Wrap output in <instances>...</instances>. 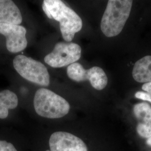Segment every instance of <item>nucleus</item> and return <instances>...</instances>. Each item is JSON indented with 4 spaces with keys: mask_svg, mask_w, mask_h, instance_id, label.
<instances>
[{
    "mask_svg": "<svg viewBox=\"0 0 151 151\" xmlns=\"http://www.w3.org/2000/svg\"><path fill=\"white\" fill-rule=\"evenodd\" d=\"M17 72L32 83L42 86H48L50 76L47 67L40 62L23 55H18L13 60Z\"/></svg>",
    "mask_w": 151,
    "mask_h": 151,
    "instance_id": "nucleus-4",
    "label": "nucleus"
},
{
    "mask_svg": "<svg viewBox=\"0 0 151 151\" xmlns=\"http://www.w3.org/2000/svg\"><path fill=\"white\" fill-rule=\"evenodd\" d=\"M81 47L75 43L59 42L44 58V62L53 68L72 65L80 59Z\"/></svg>",
    "mask_w": 151,
    "mask_h": 151,
    "instance_id": "nucleus-5",
    "label": "nucleus"
},
{
    "mask_svg": "<svg viewBox=\"0 0 151 151\" xmlns=\"http://www.w3.org/2000/svg\"><path fill=\"white\" fill-rule=\"evenodd\" d=\"M68 77L76 82L90 81L92 86L97 90H102L108 84V77L104 70L99 67L85 70L79 63L70 65L67 70Z\"/></svg>",
    "mask_w": 151,
    "mask_h": 151,
    "instance_id": "nucleus-6",
    "label": "nucleus"
},
{
    "mask_svg": "<svg viewBox=\"0 0 151 151\" xmlns=\"http://www.w3.org/2000/svg\"><path fill=\"white\" fill-rule=\"evenodd\" d=\"M0 151H17L11 143L5 140H0Z\"/></svg>",
    "mask_w": 151,
    "mask_h": 151,
    "instance_id": "nucleus-13",
    "label": "nucleus"
},
{
    "mask_svg": "<svg viewBox=\"0 0 151 151\" xmlns=\"http://www.w3.org/2000/svg\"><path fill=\"white\" fill-rule=\"evenodd\" d=\"M135 96L137 99L144 101H147L151 103V95L147 93L146 92H137L135 93Z\"/></svg>",
    "mask_w": 151,
    "mask_h": 151,
    "instance_id": "nucleus-14",
    "label": "nucleus"
},
{
    "mask_svg": "<svg viewBox=\"0 0 151 151\" xmlns=\"http://www.w3.org/2000/svg\"><path fill=\"white\" fill-rule=\"evenodd\" d=\"M43 4L49 12V19L60 22V30L64 40L66 42H70L76 33L79 32L82 27L81 17L62 1L44 0Z\"/></svg>",
    "mask_w": 151,
    "mask_h": 151,
    "instance_id": "nucleus-1",
    "label": "nucleus"
},
{
    "mask_svg": "<svg viewBox=\"0 0 151 151\" xmlns=\"http://www.w3.org/2000/svg\"><path fill=\"white\" fill-rule=\"evenodd\" d=\"M0 34L6 39V48L11 53H18L27 47V30L21 25L0 23Z\"/></svg>",
    "mask_w": 151,
    "mask_h": 151,
    "instance_id": "nucleus-7",
    "label": "nucleus"
},
{
    "mask_svg": "<svg viewBox=\"0 0 151 151\" xmlns=\"http://www.w3.org/2000/svg\"><path fill=\"white\" fill-rule=\"evenodd\" d=\"M133 113L138 124L137 132L142 138H148L151 136V106L147 103L135 104Z\"/></svg>",
    "mask_w": 151,
    "mask_h": 151,
    "instance_id": "nucleus-9",
    "label": "nucleus"
},
{
    "mask_svg": "<svg viewBox=\"0 0 151 151\" xmlns=\"http://www.w3.org/2000/svg\"><path fill=\"white\" fill-rule=\"evenodd\" d=\"M49 143L50 151H87L86 145L83 140L65 132L53 133Z\"/></svg>",
    "mask_w": 151,
    "mask_h": 151,
    "instance_id": "nucleus-8",
    "label": "nucleus"
},
{
    "mask_svg": "<svg viewBox=\"0 0 151 151\" xmlns=\"http://www.w3.org/2000/svg\"><path fill=\"white\" fill-rule=\"evenodd\" d=\"M142 90L143 91L151 95V82H148V83H145L143 86H142Z\"/></svg>",
    "mask_w": 151,
    "mask_h": 151,
    "instance_id": "nucleus-15",
    "label": "nucleus"
},
{
    "mask_svg": "<svg viewBox=\"0 0 151 151\" xmlns=\"http://www.w3.org/2000/svg\"><path fill=\"white\" fill-rule=\"evenodd\" d=\"M133 1L130 0L108 1L100 25L106 37H114L122 32L129 17Z\"/></svg>",
    "mask_w": 151,
    "mask_h": 151,
    "instance_id": "nucleus-2",
    "label": "nucleus"
},
{
    "mask_svg": "<svg viewBox=\"0 0 151 151\" xmlns=\"http://www.w3.org/2000/svg\"><path fill=\"white\" fill-rule=\"evenodd\" d=\"M133 77L139 83L151 82V55H147L135 62L134 65Z\"/></svg>",
    "mask_w": 151,
    "mask_h": 151,
    "instance_id": "nucleus-11",
    "label": "nucleus"
},
{
    "mask_svg": "<svg viewBox=\"0 0 151 151\" xmlns=\"http://www.w3.org/2000/svg\"><path fill=\"white\" fill-rule=\"evenodd\" d=\"M18 98L16 94L8 90L0 92V119H5L9 115V110L17 106Z\"/></svg>",
    "mask_w": 151,
    "mask_h": 151,
    "instance_id": "nucleus-12",
    "label": "nucleus"
},
{
    "mask_svg": "<svg viewBox=\"0 0 151 151\" xmlns=\"http://www.w3.org/2000/svg\"><path fill=\"white\" fill-rule=\"evenodd\" d=\"M34 106L39 115L49 119L62 118L70 110L69 103L63 97L44 88L36 92Z\"/></svg>",
    "mask_w": 151,
    "mask_h": 151,
    "instance_id": "nucleus-3",
    "label": "nucleus"
},
{
    "mask_svg": "<svg viewBox=\"0 0 151 151\" xmlns=\"http://www.w3.org/2000/svg\"><path fill=\"white\" fill-rule=\"evenodd\" d=\"M22 17L20 10L11 0H0V23L19 25Z\"/></svg>",
    "mask_w": 151,
    "mask_h": 151,
    "instance_id": "nucleus-10",
    "label": "nucleus"
},
{
    "mask_svg": "<svg viewBox=\"0 0 151 151\" xmlns=\"http://www.w3.org/2000/svg\"><path fill=\"white\" fill-rule=\"evenodd\" d=\"M147 144L148 146H151V136L150 137H149V138H147Z\"/></svg>",
    "mask_w": 151,
    "mask_h": 151,
    "instance_id": "nucleus-16",
    "label": "nucleus"
}]
</instances>
